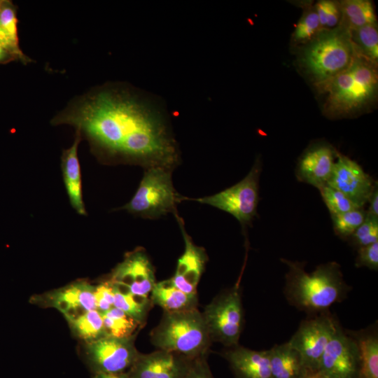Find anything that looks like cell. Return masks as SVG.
Wrapping results in <instances>:
<instances>
[{"label": "cell", "instance_id": "1", "mask_svg": "<svg viewBox=\"0 0 378 378\" xmlns=\"http://www.w3.org/2000/svg\"><path fill=\"white\" fill-rule=\"evenodd\" d=\"M75 128L104 164L172 169L180 160L166 110L149 93L106 83L74 98L51 120Z\"/></svg>", "mask_w": 378, "mask_h": 378}, {"label": "cell", "instance_id": "2", "mask_svg": "<svg viewBox=\"0 0 378 378\" xmlns=\"http://www.w3.org/2000/svg\"><path fill=\"white\" fill-rule=\"evenodd\" d=\"M281 260L288 267L284 288L287 301L309 316L329 311L350 290L336 262L321 264L314 271L307 272L304 262L283 258Z\"/></svg>", "mask_w": 378, "mask_h": 378}, {"label": "cell", "instance_id": "3", "mask_svg": "<svg viewBox=\"0 0 378 378\" xmlns=\"http://www.w3.org/2000/svg\"><path fill=\"white\" fill-rule=\"evenodd\" d=\"M376 62L358 53L350 66L330 80L315 85L325 95L330 116L352 115L370 104L377 92Z\"/></svg>", "mask_w": 378, "mask_h": 378}, {"label": "cell", "instance_id": "4", "mask_svg": "<svg viewBox=\"0 0 378 378\" xmlns=\"http://www.w3.org/2000/svg\"><path fill=\"white\" fill-rule=\"evenodd\" d=\"M150 340L158 349L191 360L208 356L212 343L202 314L197 309L164 312L150 333Z\"/></svg>", "mask_w": 378, "mask_h": 378}, {"label": "cell", "instance_id": "5", "mask_svg": "<svg viewBox=\"0 0 378 378\" xmlns=\"http://www.w3.org/2000/svg\"><path fill=\"white\" fill-rule=\"evenodd\" d=\"M344 27L323 30L305 44L300 62L314 85L326 82L347 69L358 54Z\"/></svg>", "mask_w": 378, "mask_h": 378}, {"label": "cell", "instance_id": "6", "mask_svg": "<svg viewBox=\"0 0 378 378\" xmlns=\"http://www.w3.org/2000/svg\"><path fill=\"white\" fill-rule=\"evenodd\" d=\"M172 180V169L147 168L131 200L120 208L144 218H158L176 211L178 200Z\"/></svg>", "mask_w": 378, "mask_h": 378}, {"label": "cell", "instance_id": "7", "mask_svg": "<svg viewBox=\"0 0 378 378\" xmlns=\"http://www.w3.org/2000/svg\"><path fill=\"white\" fill-rule=\"evenodd\" d=\"M211 342L225 347L239 344L244 324V309L239 284L217 295L202 312Z\"/></svg>", "mask_w": 378, "mask_h": 378}, {"label": "cell", "instance_id": "8", "mask_svg": "<svg viewBox=\"0 0 378 378\" xmlns=\"http://www.w3.org/2000/svg\"><path fill=\"white\" fill-rule=\"evenodd\" d=\"M261 163L255 160L248 174L235 185L213 195L193 199L232 215L243 227L257 215Z\"/></svg>", "mask_w": 378, "mask_h": 378}, {"label": "cell", "instance_id": "9", "mask_svg": "<svg viewBox=\"0 0 378 378\" xmlns=\"http://www.w3.org/2000/svg\"><path fill=\"white\" fill-rule=\"evenodd\" d=\"M339 323L330 311L309 316L301 322L288 341L300 354L309 372L318 371L323 354Z\"/></svg>", "mask_w": 378, "mask_h": 378}, {"label": "cell", "instance_id": "10", "mask_svg": "<svg viewBox=\"0 0 378 378\" xmlns=\"http://www.w3.org/2000/svg\"><path fill=\"white\" fill-rule=\"evenodd\" d=\"M136 336H105L86 342L85 358L93 374L127 372L140 354L134 344Z\"/></svg>", "mask_w": 378, "mask_h": 378}, {"label": "cell", "instance_id": "11", "mask_svg": "<svg viewBox=\"0 0 378 378\" xmlns=\"http://www.w3.org/2000/svg\"><path fill=\"white\" fill-rule=\"evenodd\" d=\"M360 370L356 343L339 323L323 354L318 372L327 378H360Z\"/></svg>", "mask_w": 378, "mask_h": 378}, {"label": "cell", "instance_id": "12", "mask_svg": "<svg viewBox=\"0 0 378 378\" xmlns=\"http://www.w3.org/2000/svg\"><path fill=\"white\" fill-rule=\"evenodd\" d=\"M108 280L120 289L149 297L156 283L155 268L144 249L137 248L125 255L111 272Z\"/></svg>", "mask_w": 378, "mask_h": 378}, {"label": "cell", "instance_id": "13", "mask_svg": "<svg viewBox=\"0 0 378 378\" xmlns=\"http://www.w3.org/2000/svg\"><path fill=\"white\" fill-rule=\"evenodd\" d=\"M377 183L356 161L338 153L327 185L340 191L358 207L363 208Z\"/></svg>", "mask_w": 378, "mask_h": 378}, {"label": "cell", "instance_id": "14", "mask_svg": "<svg viewBox=\"0 0 378 378\" xmlns=\"http://www.w3.org/2000/svg\"><path fill=\"white\" fill-rule=\"evenodd\" d=\"M192 360L180 354L158 349L140 353L127 370L130 378H184Z\"/></svg>", "mask_w": 378, "mask_h": 378}, {"label": "cell", "instance_id": "15", "mask_svg": "<svg viewBox=\"0 0 378 378\" xmlns=\"http://www.w3.org/2000/svg\"><path fill=\"white\" fill-rule=\"evenodd\" d=\"M95 286L79 281L53 290L36 300L60 311L66 320H73L84 313L96 309Z\"/></svg>", "mask_w": 378, "mask_h": 378}, {"label": "cell", "instance_id": "16", "mask_svg": "<svg viewBox=\"0 0 378 378\" xmlns=\"http://www.w3.org/2000/svg\"><path fill=\"white\" fill-rule=\"evenodd\" d=\"M185 242V250L178 260L174 276L170 279L174 286L188 294H197V287L207 261L206 251L195 245L185 230L181 218L175 214Z\"/></svg>", "mask_w": 378, "mask_h": 378}, {"label": "cell", "instance_id": "17", "mask_svg": "<svg viewBox=\"0 0 378 378\" xmlns=\"http://www.w3.org/2000/svg\"><path fill=\"white\" fill-rule=\"evenodd\" d=\"M337 152L328 144H317L307 150L296 169L297 178L316 188L327 185L333 171Z\"/></svg>", "mask_w": 378, "mask_h": 378}, {"label": "cell", "instance_id": "18", "mask_svg": "<svg viewBox=\"0 0 378 378\" xmlns=\"http://www.w3.org/2000/svg\"><path fill=\"white\" fill-rule=\"evenodd\" d=\"M234 378H272L268 351H256L239 344L226 347L220 353Z\"/></svg>", "mask_w": 378, "mask_h": 378}, {"label": "cell", "instance_id": "19", "mask_svg": "<svg viewBox=\"0 0 378 378\" xmlns=\"http://www.w3.org/2000/svg\"><path fill=\"white\" fill-rule=\"evenodd\" d=\"M81 140L80 134L76 132L71 146L62 151L61 169L71 206L78 214L86 216L87 212L83 199L80 166L78 157V147Z\"/></svg>", "mask_w": 378, "mask_h": 378}, {"label": "cell", "instance_id": "20", "mask_svg": "<svg viewBox=\"0 0 378 378\" xmlns=\"http://www.w3.org/2000/svg\"><path fill=\"white\" fill-rule=\"evenodd\" d=\"M267 351L272 378H302L309 372L299 352L288 342Z\"/></svg>", "mask_w": 378, "mask_h": 378}, {"label": "cell", "instance_id": "21", "mask_svg": "<svg viewBox=\"0 0 378 378\" xmlns=\"http://www.w3.org/2000/svg\"><path fill=\"white\" fill-rule=\"evenodd\" d=\"M149 298L153 305L164 312H174L197 309V294H188L176 288L170 279L156 282Z\"/></svg>", "mask_w": 378, "mask_h": 378}, {"label": "cell", "instance_id": "22", "mask_svg": "<svg viewBox=\"0 0 378 378\" xmlns=\"http://www.w3.org/2000/svg\"><path fill=\"white\" fill-rule=\"evenodd\" d=\"M354 339L360 358V378H378V333L377 326L348 330Z\"/></svg>", "mask_w": 378, "mask_h": 378}, {"label": "cell", "instance_id": "23", "mask_svg": "<svg viewBox=\"0 0 378 378\" xmlns=\"http://www.w3.org/2000/svg\"><path fill=\"white\" fill-rule=\"evenodd\" d=\"M343 27L354 29L376 23L374 6L368 0H346L340 3Z\"/></svg>", "mask_w": 378, "mask_h": 378}, {"label": "cell", "instance_id": "24", "mask_svg": "<svg viewBox=\"0 0 378 378\" xmlns=\"http://www.w3.org/2000/svg\"><path fill=\"white\" fill-rule=\"evenodd\" d=\"M111 285L114 293L113 307L122 310L141 326L145 325L148 314L153 306L150 298L136 295Z\"/></svg>", "mask_w": 378, "mask_h": 378}, {"label": "cell", "instance_id": "25", "mask_svg": "<svg viewBox=\"0 0 378 378\" xmlns=\"http://www.w3.org/2000/svg\"><path fill=\"white\" fill-rule=\"evenodd\" d=\"M105 336L127 338L136 335L141 327L118 308L113 307L102 314Z\"/></svg>", "mask_w": 378, "mask_h": 378}, {"label": "cell", "instance_id": "26", "mask_svg": "<svg viewBox=\"0 0 378 378\" xmlns=\"http://www.w3.org/2000/svg\"><path fill=\"white\" fill-rule=\"evenodd\" d=\"M68 322L75 335L85 342L105 337L102 316L96 309L88 311Z\"/></svg>", "mask_w": 378, "mask_h": 378}, {"label": "cell", "instance_id": "27", "mask_svg": "<svg viewBox=\"0 0 378 378\" xmlns=\"http://www.w3.org/2000/svg\"><path fill=\"white\" fill-rule=\"evenodd\" d=\"M349 30V29H348ZM351 39L358 52L376 62L378 58V30L376 23L349 29Z\"/></svg>", "mask_w": 378, "mask_h": 378}, {"label": "cell", "instance_id": "28", "mask_svg": "<svg viewBox=\"0 0 378 378\" xmlns=\"http://www.w3.org/2000/svg\"><path fill=\"white\" fill-rule=\"evenodd\" d=\"M366 217L363 208L331 216L335 232L341 238H350Z\"/></svg>", "mask_w": 378, "mask_h": 378}, {"label": "cell", "instance_id": "29", "mask_svg": "<svg viewBox=\"0 0 378 378\" xmlns=\"http://www.w3.org/2000/svg\"><path fill=\"white\" fill-rule=\"evenodd\" d=\"M321 31L323 29L317 13L314 8H311L304 13L297 23L293 34V38L298 43L306 44Z\"/></svg>", "mask_w": 378, "mask_h": 378}, {"label": "cell", "instance_id": "30", "mask_svg": "<svg viewBox=\"0 0 378 378\" xmlns=\"http://www.w3.org/2000/svg\"><path fill=\"white\" fill-rule=\"evenodd\" d=\"M318 190L330 216L360 209L344 194L328 185L321 187Z\"/></svg>", "mask_w": 378, "mask_h": 378}, {"label": "cell", "instance_id": "31", "mask_svg": "<svg viewBox=\"0 0 378 378\" xmlns=\"http://www.w3.org/2000/svg\"><path fill=\"white\" fill-rule=\"evenodd\" d=\"M0 30L15 46H19L17 10L10 1L0 0Z\"/></svg>", "mask_w": 378, "mask_h": 378}, {"label": "cell", "instance_id": "32", "mask_svg": "<svg viewBox=\"0 0 378 378\" xmlns=\"http://www.w3.org/2000/svg\"><path fill=\"white\" fill-rule=\"evenodd\" d=\"M323 30H330L338 27L342 20L340 3L330 0L318 1L314 7Z\"/></svg>", "mask_w": 378, "mask_h": 378}, {"label": "cell", "instance_id": "33", "mask_svg": "<svg viewBox=\"0 0 378 378\" xmlns=\"http://www.w3.org/2000/svg\"><path fill=\"white\" fill-rule=\"evenodd\" d=\"M358 248L378 241V219L366 215L365 220L350 237Z\"/></svg>", "mask_w": 378, "mask_h": 378}, {"label": "cell", "instance_id": "34", "mask_svg": "<svg viewBox=\"0 0 378 378\" xmlns=\"http://www.w3.org/2000/svg\"><path fill=\"white\" fill-rule=\"evenodd\" d=\"M94 298L96 310L101 314L113 307L114 293L113 286L108 279L95 286Z\"/></svg>", "mask_w": 378, "mask_h": 378}, {"label": "cell", "instance_id": "35", "mask_svg": "<svg viewBox=\"0 0 378 378\" xmlns=\"http://www.w3.org/2000/svg\"><path fill=\"white\" fill-rule=\"evenodd\" d=\"M356 266L357 267H365L370 270H377L378 241L358 248Z\"/></svg>", "mask_w": 378, "mask_h": 378}, {"label": "cell", "instance_id": "36", "mask_svg": "<svg viewBox=\"0 0 378 378\" xmlns=\"http://www.w3.org/2000/svg\"><path fill=\"white\" fill-rule=\"evenodd\" d=\"M206 358L207 356L193 359L184 378H214Z\"/></svg>", "mask_w": 378, "mask_h": 378}, {"label": "cell", "instance_id": "37", "mask_svg": "<svg viewBox=\"0 0 378 378\" xmlns=\"http://www.w3.org/2000/svg\"><path fill=\"white\" fill-rule=\"evenodd\" d=\"M0 44L10 52L15 57L17 60H20L24 64L31 62V59L24 54L20 46L14 45L1 30Z\"/></svg>", "mask_w": 378, "mask_h": 378}, {"label": "cell", "instance_id": "38", "mask_svg": "<svg viewBox=\"0 0 378 378\" xmlns=\"http://www.w3.org/2000/svg\"><path fill=\"white\" fill-rule=\"evenodd\" d=\"M370 203L366 215L375 219H378V187L377 183L368 200Z\"/></svg>", "mask_w": 378, "mask_h": 378}, {"label": "cell", "instance_id": "39", "mask_svg": "<svg viewBox=\"0 0 378 378\" xmlns=\"http://www.w3.org/2000/svg\"><path fill=\"white\" fill-rule=\"evenodd\" d=\"M14 60H17L15 57L0 44V64H5Z\"/></svg>", "mask_w": 378, "mask_h": 378}, {"label": "cell", "instance_id": "40", "mask_svg": "<svg viewBox=\"0 0 378 378\" xmlns=\"http://www.w3.org/2000/svg\"><path fill=\"white\" fill-rule=\"evenodd\" d=\"M92 378H130L127 372L120 373H99L93 374Z\"/></svg>", "mask_w": 378, "mask_h": 378}, {"label": "cell", "instance_id": "41", "mask_svg": "<svg viewBox=\"0 0 378 378\" xmlns=\"http://www.w3.org/2000/svg\"><path fill=\"white\" fill-rule=\"evenodd\" d=\"M302 378H327V377H326L325 376H323L318 372H309Z\"/></svg>", "mask_w": 378, "mask_h": 378}]
</instances>
